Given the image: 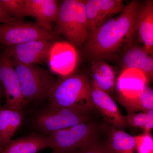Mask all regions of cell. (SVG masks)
<instances>
[{
  "label": "cell",
  "instance_id": "1",
  "mask_svg": "<svg viewBox=\"0 0 153 153\" xmlns=\"http://www.w3.org/2000/svg\"><path fill=\"white\" fill-rule=\"evenodd\" d=\"M141 6L137 1L131 2L120 15L110 19L88 34L85 53L91 58L100 60L117 58L131 47L137 33V23Z\"/></svg>",
  "mask_w": 153,
  "mask_h": 153
},
{
  "label": "cell",
  "instance_id": "2",
  "mask_svg": "<svg viewBox=\"0 0 153 153\" xmlns=\"http://www.w3.org/2000/svg\"><path fill=\"white\" fill-rule=\"evenodd\" d=\"M49 104L79 108L94 109L91 98V82L84 75L70 74L54 82L48 97Z\"/></svg>",
  "mask_w": 153,
  "mask_h": 153
},
{
  "label": "cell",
  "instance_id": "3",
  "mask_svg": "<svg viewBox=\"0 0 153 153\" xmlns=\"http://www.w3.org/2000/svg\"><path fill=\"white\" fill-rule=\"evenodd\" d=\"M54 32L61 34L74 46L80 47L88 35L83 0H65L59 6Z\"/></svg>",
  "mask_w": 153,
  "mask_h": 153
},
{
  "label": "cell",
  "instance_id": "4",
  "mask_svg": "<svg viewBox=\"0 0 153 153\" xmlns=\"http://www.w3.org/2000/svg\"><path fill=\"white\" fill-rule=\"evenodd\" d=\"M12 60L21 83L22 105L48 98L55 81L48 71L36 65H25Z\"/></svg>",
  "mask_w": 153,
  "mask_h": 153
},
{
  "label": "cell",
  "instance_id": "5",
  "mask_svg": "<svg viewBox=\"0 0 153 153\" xmlns=\"http://www.w3.org/2000/svg\"><path fill=\"white\" fill-rule=\"evenodd\" d=\"M99 127L94 123H79L49 134L51 153H73L98 142Z\"/></svg>",
  "mask_w": 153,
  "mask_h": 153
},
{
  "label": "cell",
  "instance_id": "6",
  "mask_svg": "<svg viewBox=\"0 0 153 153\" xmlns=\"http://www.w3.org/2000/svg\"><path fill=\"white\" fill-rule=\"evenodd\" d=\"M90 112L79 108L49 104L37 116L34 125L39 131L49 134L78 124L88 122Z\"/></svg>",
  "mask_w": 153,
  "mask_h": 153
},
{
  "label": "cell",
  "instance_id": "7",
  "mask_svg": "<svg viewBox=\"0 0 153 153\" xmlns=\"http://www.w3.org/2000/svg\"><path fill=\"white\" fill-rule=\"evenodd\" d=\"M58 35L43 29L36 23L14 19L0 24V44L7 47L36 40L55 41Z\"/></svg>",
  "mask_w": 153,
  "mask_h": 153
},
{
  "label": "cell",
  "instance_id": "8",
  "mask_svg": "<svg viewBox=\"0 0 153 153\" xmlns=\"http://www.w3.org/2000/svg\"><path fill=\"white\" fill-rule=\"evenodd\" d=\"M0 82L6 99L4 107L13 110H22L21 83L7 49L0 55Z\"/></svg>",
  "mask_w": 153,
  "mask_h": 153
},
{
  "label": "cell",
  "instance_id": "9",
  "mask_svg": "<svg viewBox=\"0 0 153 153\" xmlns=\"http://www.w3.org/2000/svg\"><path fill=\"white\" fill-rule=\"evenodd\" d=\"M55 41L36 40L7 47L11 59L22 64L35 65L47 60Z\"/></svg>",
  "mask_w": 153,
  "mask_h": 153
},
{
  "label": "cell",
  "instance_id": "10",
  "mask_svg": "<svg viewBox=\"0 0 153 153\" xmlns=\"http://www.w3.org/2000/svg\"><path fill=\"white\" fill-rule=\"evenodd\" d=\"M84 3L89 33L122 13L126 7L121 0H85Z\"/></svg>",
  "mask_w": 153,
  "mask_h": 153
},
{
  "label": "cell",
  "instance_id": "11",
  "mask_svg": "<svg viewBox=\"0 0 153 153\" xmlns=\"http://www.w3.org/2000/svg\"><path fill=\"white\" fill-rule=\"evenodd\" d=\"M75 46L69 42H54L47 61L52 71L62 76L72 74L78 61Z\"/></svg>",
  "mask_w": 153,
  "mask_h": 153
},
{
  "label": "cell",
  "instance_id": "12",
  "mask_svg": "<svg viewBox=\"0 0 153 153\" xmlns=\"http://www.w3.org/2000/svg\"><path fill=\"white\" fill-rule=\"evenodd\" d=\"M91 98L94 108L98 111L105 121L118 129L127 128L124 117L108 94L101 90L92 80L91 82Z\"/></svg>",
  "mask_w": 153,
  "mask_h": 153
},
{
  "label": "cell",
  "instance_id": "13",
  "mask_svg": "<svg viewBox=\"0 0 153 153\" xmlns=\"http://www.w3.org/2000/svg\"><path fill=\"white\" fill-rule=\"evenodd\" d=\"M27 16L33 17L43 29L55 33L52 26L58 14V1L56 0H26Z\"/></svg>",
  "mask_w": 153,
  "mask_h": 153
},
{
  "label": "cell",
  "instance_id": "14",
  "mask_svg": "<svg viewBox=\"0 0 153 153\" xmlns=\"http://www.w3.org/2000/svg\"><path fill=\"white\" fill-rule=\"evenodd\" d=\"M148 80L138 69L125 68L117 80L118 97L132 98L139 95L147 86Z\"/></svg>",
  "mask_w": 153,
  "mask_h": 153
},
{
  "label": "cell",
  "instance_id": "15",
  "mask_svg": "<svg viewBox=\"0 0 153 153\" xmlns=\"http://www.w3.org/2000/svg\"><path fill=\"white\" fill-rule=\"evenodd\" d=\"M137 33L140 42L148 53L153 52V2L147 1L141 7L137 23Z\"/></svg>",
  "mask_w": 153,
  "mask_h": 153
},
{
  "label": "cell",
  "instance_id": "16",
  "mask_svg": "<svg viewBox=\"0 0 153 153\" xmlns=\"http://www.w3.org/2000/svg\"><path fill=\"white\" fill-rule=\"evenodd\" d=\"M51 147L49 137L33 135L11 140L1 153H38L44 149Z\"/></svg>",
  "mask_w": 153,
  "mask_h": 153
},
{
  "label": "cell",
  "instance_id": "17",
  "mask_svg": "<svg viewBox=\"0 0 153 153\" xmlns=\"http://www.w3.org/2000/svg\"><path fill=\"white\" fill-rule=\"evenodd\" d=\"M123 55L125 68L140 70L146 75L148 81L152 78L153 55L148 53L144 47H131Z\"/></svg>",
  "mask_w": 153,
  "mask_h": 153
},
{
  "label": "cell",
  "instance_id": "18",
  "mask_svg": "<svg viewBox=\"0 0 153 153\" xmlns=\"http://www.w3.org/2000/svg\"><path fill=\"white\" fill-rule=\"evenodd\" d=\"M23 118L22 110L0 107V146L2 151L19 128Z\"/></svg>",
  "mask_w": 153,
  "mask_h": 153
},
{
  "label": "cell",
  "instance_id": "19",
  "mask_svg": "<svg viewBox=\"0 0 153 153\" xmlns=\"http://www.w3.org/2000/svg\"><path fill=\"white\" fill-rule=\"evenodd\" d=\"M93 81L100 89L107 93L113 91L115 73L112 68L103 60H96L91 68Z\"/></svg>",
  "mask_w": 153,
  "mask_h": 153
},
{
  "label": "cell",
  "instance_id": "20",
  "mask_svg": "<svg viewBox=\"0 0 153 153\" xmlns=\"http://www.w3.org/2000/svg\"><path fill=\"white\" fill-rule=\"evenodd\" d=\"M107 131V143L114 153H137L134 137L113 127Z\"/></svg>",
  "mask_w": 153,
  "mask_h": 153
},
{
  "label": "cell",
  "instance_id": "21",
  "mask_svg": "<svg viewBox=\"0 0 153 153\" xmlns=\"http://www.w3.org/2000/svg\"><path fill=\"white\" fill-rule=\"evenodd\" d=\"M118 100L128 114L153 109V91L147 85L139 95L132 98L118 97Z\"/></svg>",
  "mask_w": 153,
  "mask_h": 153
},
{
  "label": "cell",
  "instance_id": "22",
  "mask_svg": "<svg viewBox=\"0 0 153 153\" xmlns=\"http://www.w3.org/2000/svg\"><path fill=\"white\" fill-rule=\"evenodd\" d=\"M0 3L13 19L23 20L27 16L26 0H0Z\"/></svg>",
  "mask_w": 153,
  "mask_h": 153
},
{
  "label": "cell",
  "instance_id": "23",
  "mask_svg": "<svg viewBox=\"0 0 153 153\" xmlns=\"http://www.w3.org/2000/svg\"><path fill=\"white\" fill-rule=\"evenodd\" d=\"M124 118L128 125L142 128L149 121L153 120V110H149L130 114L124 117Z\"/></svg>",
  "mask_w": 153,
  "mask_h": 153
},
{
  "label": "cell",
  "instance_id": "24",
  "mask_svg": "<svg viewBox=\"0 0 153 153\" xmlns=\"http://www.w3.org/2000/svg\"><path fill=\"white\" fill-rule=\"evenodd\" d=\"M137 153H153V139L150 133L134 136Z\"/></svg>",
  "mask_w": 153,
  "mask_h": 153
},
{
  "label": "cell",
  "instance_id": "25",
  "mask_svg": "<svg viewBox=\"0 0 153 153\" xmlns=\"http://www.w3.org/2000/svg\"><path fill=\"white\" fill-rule=\"evenodd\" d=\"M73 153H114L108 144H101L98 142Z\"/></svg>",
  "mask_w": 153,
  "mask_h": 153
},
{
  "label": "cell",
  "instance_id": "26",
  "mask_svg": "<svg viewBox=\"0 0 153 153\" xmlns=\"http://www.w3.org/2000/svg\"><path fill=\"white\" fill-rule=\"evenodd\" d=\"M14 19L6 12L0 3V23L6 24L11 22Z\"/></svg>",
  "mask_w": 153,
  "mask_h": 153
},
{
  "label": "cell",
  "instance_id": "27",
  "mask_svg": "<svg viewBox=\"0 0 153 153\" xmlns=\"http://www.w3.org/2000/svg\"><path fill=\"white\" fill-rule=\"evenodd\" d=\"M153 120L149 121L144 126H143L141 129H142L145 133H150V132L153 128Z\"/></svg>",
  "mask_w": 153,
  "mask_h": 153
},
{
  "label": "cell",
  "instance_id": "28",
  "mask_svg": "<svg viewBox=\"0 0 153 153\" xmlns=\"http://www.w3.org/2000/svg\"><path fill=\"white\" fill-rule=\"evenodd\" d=\"M4 96V92H3L2 87V85H1V82H0V107L1 106V102L2 98Z\"/></svg>",
  "mask_w": 153,
  "mask_h": 153
},
{
  "label": "cell",
  "instance_id": "29",
  "mask_svg": "<svg viewBox=\"0 0 153 153\" xmlns=\"http://www.w3.org/2000/svg\"><path fill=\"white\" fill-rule=\"evenodd\" d=\"M2 151V150L1 148V146H0V153H1Z\"/></svg>",
  "mask_w": 153,
  "mask_h": 153
}]
</instances>
